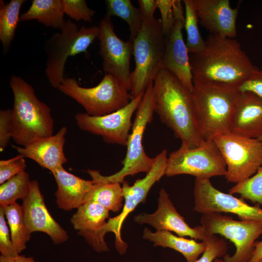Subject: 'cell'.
Wrapping results in <instances>:
<instances>
[{
  "instance_id": "cell-1",
  "label": "cell",
  "mask_w": 262,
  "mask_h": 262,
  "mask_svg": "<svg viewBox=\"0 0 262 262\" xmlns=\"http://www.w3.org/2000/svg\"><path fill=\"white\" fill-rule=\"evenodd\" d=\"M205 47L190 54L193 83H214L237 88L259 68L234 38L210 34Z\"/></svg>"
},
{
  "instance_id": "cell-2",
  "label": "cell",
  "mask_w": 262,
  "mask_h": 262,
  "mask_svg": "<svg viewBox=\"0 0 262 262\" xmlns=\"http://www.w3.org/2000/svg\"><path fill=\"white\" fill-rule=\"evenodd\" d=\"M154 111L161 121L190 148L204 140L196 115L192 93L172 73L162 68L153 82Z\"/></svg>"
},
{
  "instance_id": "cell-3",
  "label": "cell",
  "mask_w": 262,
  "mask_h": 262,
  "mask_svg": "<svg viewBox=\"0 0 262 262\" xmlns=\"http://www.w3.org/2000/svg\"><path fill=\"white\" fill-rule=\"evenodd\" d=\"M10 86L14 96L11 112L12 139L21 147L53 134L50 108L40 100L34 88L22 78L13 76Z\"/></svg>"
},
{
  "instance_id": "cell-4",
  "label": "cell",
  "mask_w": 262,
  "mask_h": 262,
  "mask_svg": "<svg viewBox=\"0 0 262 262\" xmlns=\"http://www.w3.org/2000/svg\"><path fill=\"white\" fill-rule=\"evenodd\" d=\"M192 95L196 116L204 140L230 131L239 94L232 86L214 83H193Z\"/></svg>"
},
{
  "instance_id": "cell-5",
  "label": "cell",
  "mask_w": 262,
  "mask_h": 262,
  "mask_svg": "<svg viewBox=\"0 0 262 262\" xmlns=\"http://www.w3.org/2000/svg\"><path fill=\"white\" fill-rule=\"evenodd\" d=\"M167 151L163 149L154 157L152 167L142 179L136 180L130 185L124 181L122 184L124 204L122 212L118 215L109 218L105 224L99 229L86 239L87 242L97 252L100 253L108 251L109 248L104 240L105 235L113 232L115 235V246L120 254H124L127 245L121 237V229L123 222L128 215L140 203L146 200L152 186L165 175L167 161Z\"/></svg>"
},
{
  "instance_id": "cell-6",
  "label": "cell",
  "mask_w": 262,
  "mask_h": 262,
  "mask_svg": "<svg viewBox=\"0 0 262 262\" xmlns=\"http://www.w3.org/2000/svg\"><path fill=\"white\" fill-rule=\"evenodd\" d=\"M155 98L152 82L146 89L136 110L135 116L130 134L127 151L122 161V168L110 176H103L99 171L88 169L87 172L93 182L123 183L128 176L141 172L147 173L151 169L154 158L148 156L143 145V139L147 125L153 118L155 112Z\"/></svg>"
},
{
  "instance_id": "cell-7",
  "label": "cell",
  "mask_w": 262,
  "mask_h": 262,
  "mask_svg": "<svg viewBox=\"0 0 262 262\" xmlns=\"http://www.w3.org/2000/svg\"><path fill=\"white\" fill-rule=\"evenodd\" d=\"M133 43L135 66L131 74L132 98L144 93L163 68L166 38L160 18L143 20L142 28Z\"/></svg>"
},
{
  "instance_id": "cell-8",
  "label": "cell",
  "mask_w": 262,
  "mask_h": 262,
  "mask_svg": "<svg viewBox=\"0 0 262 262\" xmlns=\"http://www.w3.org/2000/svg\"><path fill=\"white\" fill-rule=\"evenodd\" d=\"M60 32L52 35L45 42L47 54L45 73L51 86L58 88L64 78L68 58L86 51L99 33L98 26L80 29L70 19L66 21Z\"/></svg>"
},
{
  "instance_id": "cell-9",
  "label": "cell",
  "mask_w": 262,
  "mask_h": 262,
  "mask_svg": "<svg viewBox=\"0 0 262 262\" xmlns=\"http://www.w3.org/2000/svg\"><path fill=\"white\" fill-rule=\"evenodd\" d=\"M58 89L82 106L86 114L94 116L116 111L132 99L129 90L115 77L107 74L92 87H82L76 79L64 77Z\"/></svg>"
},
{
  "instance_id": "cell-10",
  "label": "cell",
  "mask_w": 262,
  "mask_h": 262,
  "mask_svg": "<svg viewBox=\"0 0 262 262\" xmlns=\"http://www.w3.org/2000/svg\"><path fill=\"white\" fill-rule=\"evenodd\" d=\"M226 172L225 160L213 140H204L194 148L181 144L167 158L165 175L187 174L197 179H210L225 176Z\"/></svg>"
},
{
  "instance_id": "cell-11",
  "label": "cell",
  "mask_w": 262,
  "mask_h": 262,
  "mask_svg": "<svg viewBox=\"0 0 262 262\" xmlns=\"http://www.w3.org/2000/svg\"><path fill=\"white\" fill-rule=\"evenodd\" d=\"M227 165V181L238 183L254 175L262 165V142L228 132L213 139Z\"/></svg>"
},
{
  "instance_id": "cell-12",
  "label": "cell",
  "mask_w": 262,
  "mask_h": 262,
  "mask_svg": "<svg viewBox=\"0 0 262 262\" xmlns=\"http://www.w3.org/2000/svg\"><path fill=\"white\" fill-rule=\"evenodd\" d=\"M200 222L208 234L220 235L234 245V254L225 255L223 262H248L252 255L255 241L262 234V223L238 221L220 213L203 214Z\"/></svg>"
},
{
  "instance_id": "cell-13",
  "label": "cell",
  "mask_w": 262,
  "mask_h": 262,
  "mask_svg": "<svg viewBox=\"0 0 262 262\" xmlns=\"http://www.w3.org/2000/svg\"><path fill=\"white\" fill-rule=\"evenodd\" d=\"M194 210L203 214L230 213L240 220L262 223V208L247 204L243 198L215 188L210 179L196 178L194 188Z\"/></svg>"
},
{
  "instance_id": "cell-14",
  "label": "cell",
  "mask_w": 262,
  "mask_h": 262,
  "mask_svg": "<svg viewBox=\"0 0 262 262\" xmlns=\"http://www.w3.org/2000/svg\"><path fill=\"white\" fill-rule=\"evenodd\" d=\"M143 94L132 98L124 107L104 115L94 116L86 113L76 114V123L81 130L101 136L106 143L126 146L133 124L131 117Z\"/></svg>"
},
{
  "instance_id": "cell-15",
  "label": "cell",
  "mask_w": 262,
  "mask_h": 262,
  "mask_svg": "<svg viewBox=\"0 0 262 262\" xmlns=\"http://www.w3.org/2000/svg\"><path fill=\"white\" fill-rule=\"evenodd\" d=\"M98 27V53L102 60V69L131 91L130 59L133 54V43L119 38L114 31L111 17L106 15Z\"/></svg>"
},
{
  "instance_id": "cell-16",
  "label": "cell",
  "mask_w": 262,
  "mask_h": 262,
  "mask_svg": "<svg viewBox=\"0 0 262 262\" xmlns=\"http://www.w3.org/2000/svg\"><path fill=\"white\" fill-rule=\"evenodd\" d=\"M173 10L175 21L169 34L165 37L163 67L174 74L192 92L193 79L189 53L182 33L185 16L181 0H173Z\"/></svg>"
},
{
  "instance_id": "cell-17",
  "label": "cell",
  "mask_w": 262,
  "mask_h": 262,
  "mask_svg": "<svg viewBox=\"0 0 262 262\" xmlns=\"http://www.w3.org/2000/svg\"><path fill=\"white\" fill-rule=\"evenodd\" d=\"M139 224H148L157 230L173 231L181 237H190L203 241L208 235L203 227L199 225L191 228L176 210L169 195L162 188L159 192L158 208L151 214H140L134 217Z\"/></svg>"
},
{
  "instance_id": "cell-18",
  "label": "cell",
  "mask_w": 262,
  "mask_h": 262,
  "mask_svg": "<svg viewBox=\"0 0 262 262\" xmlns=\"http://www.w3.org/2000/svg\"><path fill=\"white\" fill-rule=\"evenodd\" d=\"M22 201L24 221L31 233H46L56 245L64 243L68 239L67 232L49 213L37 180L31 181L28 195Z\"/></svg>"
},
{
  "instance_id": "cell-19",
  "label": "cell",
  "mask_w": 262,
  "mask_h": 262,
  "mask_svg": "<svg viewBox=\"0 0 262 262\" xmlns=\"http://www.w3.org/2000/svg\"><path fill=\"white\" fill-rule=\"evenodd\" d=\"M194 2L200 24L210 34L230 38L237 36L239 6L231 8L229 0H194Z\"/></svg>"
},
{
  "instance_id": "cell-20",
  "label": "cell",
  "mask_w": 262,
  "mask_h": 262,
  "mask_svg": "<svg viewBox=\"0 0 262 262\" xmlns=\"http://www.w3.org/2000/svg\"><path fill=\"white\" fill-rule=\"evenodd\" d=\"M230 132L252 138L262 136V98L251 92H239Z\"/></svg>"
},
{
  "instance_id": "cell-21",
  "label": "cell",
  "mask_w": 262,
  "mask_h": 262,
  "mask_svg": "<svg viewBox=\"0 0 262 262\" xmlns=\"http://www.w3.org/2000/svg\"><path fill=\"white\" fill-rule=\"evenodd\" d=\"M66 132V127H63L55 134L39 139L25 147H13L24 158L32 159L52 172L67 162L64 152Z\"/></svg>"
},
{
  "instance_id": "cell-22",
  "label": "cell",
  "mask_w": 262,
  "mask_h": 262,
  "mask_svg": "<svg viewBox=\"0 0 262 262\" xmlns=\"http://www.w3.org/2000/svg\"><path fill=\"white\" fill-rule=\"evenodd\" d=\"M51 172L57 185L55 195L60 209L66 211L77 209L86 201L94 186L92 180H85L69 173L63 166Z\"/></svg>"
},
{
  "instance_id": "cell-23",
  "label": "cell",
  "mask_w": 262,
  "mask_h": 262,
  "mask_svg": "<svg viewBox=\"0 0 262 262\" xmlns=\"http://www.w3.org/2000/svg\"><path fill=\"white\" fill-rule=\"evenodd\" d=\"M143 238L153 243L154 246L172 248L181 253L187 262H195L206 248L205 240L197 242L194 239H189L176 236L170 231L157 230L153 232L146 228Z\"/></svg>"
},
{
  "instance_id": "cell-24",
  "label": "cell",
  "mask_w": 262,
  "mask_h": 262,
  "mask_svg": "<svg viewBox=\"0 0 262 262\" xmlns=\"http://www.w3.org/2000/svg\"><path fill=\"white\" fill-rule=\"evenodd\" d=\"M109 215V211L103 206L89 200L77 209L70 222L79 234L86 239L105 224Z\"/></svg>"
},
{
  "instance_id": "cell-25",
  "label": "cell",
  "mask_w": 262,
  "mask_h": 262,
  "mask_svg": "<svg viewBox=\"0 0 262 262\" xmlns=\"http://www.w3.org/2000/svg\"><path fill=\"white\" fill-rule=\"evenodd\" d=\"M64 14L62 0H33L19 21L36 20L47 27L61 30L66 22Z\"/></svg>"
},
{
  "instance_id": "cell-26",
  "label": "cell",
  "mask_w": 262,
  "mask_h": 262,
  "mask_svg": "<svg viewBox=\"0 0 262 262\" xmlns=\"http://www.w3.org/2000/svg\"><path fill=\"white\" fill-rule=\"evenodd\" d=\"M2 208L12 242L19 254L26 248L27 243L30 241L32 233L25 223L21 205L16 202Z\"/></svg>"
},
{
  "instance_id": "cell-27",
  "label": "cell",
  "mask_w": 262,
  "mask_h": 262,
  "mask_svg": "<svg viewBox=\"0 0 262 262\" xmlns=\"http://www.w3.org/2000/svg\"><path fill=\"white\" fill-rule=\"evenodd\" d=\"M25 0H11L4 3L0 1V40L3 49H8L13 40L19 21L20 10Z\"/></svg>"
},
{
  "instance_id": "cell-28",
  "label": "cell",
  "mask_w": 262,
  "mask_h": 262,
  "mask_svg": "<svg viewBox=\"0 0 262 262\" xmlns=\"http://www.w3.org/2000/svg\"><path fill=\"white\" fill-rule=\"evenodd\" d=\"M93 183L94 186L87 196L86 201H94L103 206L109 211L118 212L122 207L124 199L122 187L120 183Z\"/></svg>"
},
{
  "instance_id": "cell-29",
  "label": "cell",
  "mask_w": 262,
  "mask_h": 262,
  "mask_svg": "<svg viewBox=\"0 0 262 262\" xmlns=\"http://www.w3.org/2000/svg\"><path fill=\"white\" fill-rule=\"evenodd\" d=\"M106 16H116L128 25L130 40L132 41L140 32L143 21L139 9L134 7L130 0H106Z\"/></svg>"
},
{
  "instance_id": "cell-30",
  "label": "cell",
  "mask_w": 262,
  "mask_h": 262,
  "mask_svg": "<svg viewBox=\"0 0 262 262\" xmlns=\"http://www.w3.org/2000/svg\"><path fill=\"white\" fill-rule=\"evenodd\" d=\"M31 180L25 171L18 173L0 185V207H4L24 199L28 195Z\"/></svg>"
},
{
  "instance_id": "cell-31",
  "label": "cell",
  "mask_w": 262,
  "mask_h": 262,
  "mask_svg": "<svg viewBox=\"0 0 262 262\" xmlns=\"http://www.w3.org/2000/svg\"><path fill=\"white\" fill-rule=\"evenodd\" d=\"M183 2L185 6L184 27L187 33L186 45L189 54H195L204 49L206 41L199 30V20L194 0H183Z\"/></svg>"
},
{
  "instance_id": "cell-32",
  "label": "cell",
  "mask_w": 262,
  "mask_h": 262,
  "mask_svg": "<svg viewBox=\"0 0 262 262\" xmlns=\"http://www.w3.org/2000/svg\"><path fill=\"white\" fill-rule=\"evenodd\" d=\"M228 191L230 194H239L243 199L262 205V165L254 175L236 183Z\"/></svg>"
},
{
  "instance_id": "cell-33",
  "label": "cell",
  "mask_w": 262,
  "mask_h": 262,
  "mask_svg": "<svg viewBox=\"0 0 262 262\" xmlns=\"http://www.w3.org/2000/svg\"><path fill=\"white\" fill-rule=\"evenodd\" d=\"M204 240L206 242V248L201 257L195 262H213L227 254L228 246L224 239L216 235L208 234Z\"/></svg>"
},
{
  "instance_id": "cell-34",
  "label": "cell",
  "mask_w": 262,
  "mask_h": 262,
  "mask_svg": "<svg viewBox=\"0 0 262 262\" xmlns=\"http://www.w3.org/2000/svg\"><path fill=\"white\" fill-rule=\"evenodd\" d=\"M64 13L79 21L91 22L95 11L90 9L84 0H62Z\"/></svg>"
},
{
  "instance_id": "cell-35",
  "label": "cell",
  "mask_w": 262,
  "mask_h": 262,
  "mask_svg": "<svg viewBox=\"0 0 262 262\" xmlns=\"http://www.w3.org/2000/svg\"><path fill=\"white\" fill-rule=\"evenodd\" d=\"M27 164L24 157L20 155L8 160L0 161V184L22 171H25Z\"/></svg>"
},
{
  "instance_id": "cell-36",
  "label": "cell",
  "mask_w": 262,
  "mask_h": 262,
  "mask_svg": "<svg viewBox=\"0 0 262 262\" xmlns=\"http://www.w3.org/2000/svg\"><path fill=\"white\" fill-rule=\"evenodd\" d=\"M0 251L5 257H16L19 255L12 241L9 228L5 218L4 210L0 207Z\"/></svg>"
},
{
  "instance_id": "cell-37",
  "label": "cell",
  "mask_w": 262,
  "mask_h": 262,
  "mask_svg": "<svg viewBox=\"0 0 262 262\" xmlns=\"http://www.w3.org/2000/svg\"><path fill=\"white\" fill-rule=\"evenodd\" d=\"M157 8L161 14V23L165 37L170 33L174 23L173 10V0H156Z\"/></svg>"
},
{
  "instance_id": "cell-38",
  "label": "cell",
  "mask_w": 262,
  "mask_h": 262,
  "mask_svg": "<svg viewBox=\"0 0 262 262\" xmlns=\"http://www.w3.org/2000/svg\"><path fill=\"white\" fill-rule=\"evenodd\" d=\"M236 89L240 92H248L262 98V70L253 71Z\"/></svg>"
},
{
  "instance_id": "cell-39",
  "label": "cell",
  "mask_w": 262,
  "mask_h": 262,
  "mask_svg": "<svg viewBox=\"0 0 262 262\" xmlns=\"http://www.w3.org/2000/svg\"><path fill=\"white\" fill-rule=\"evenodd\" d=\"M12 109L0 111V151L2 152L12 138L11 128Z\"/></svg>"
},
{
  "instance_id": "cell-40",
  "label": "cell",
  "mask_w": 262,
  "mask_h": 262,
  "mask_svg": "<svg viewBox=\"0 0 262 262\" xmlns=\"http://www.w3.org/2000/svg\"><path fill=\"white\" fill-rule=\"evenodd\" d=\"M137 1L142 21L152 20L155 18L154 13L157 8L156 0H138Z\"/></svg>"
},
{
  "instance_id": "cell-41",
  "label": "cell",
  "mask_w": 262,
  "mask_h": 262,
  "mask_svg": "<svg viewBox=\"0 0 262 262\" xmlns=\"http://www.w3.org/2000/svg\"><path fill=\"white\" fill-rule=\"evenodd\" d=\"M0 262H38L34 260L32 257H26L24 255H18L16 257H5L0 256Z\"/></svg>"
},
{
  "instance_id": "cell-42",
  "label": "cell",
  "mask_w": 262,
  "mask_h": 262,
  "mask_svg": "<svg viewBox=\"0 0 262 262\" xmlns=\"http://www.w3.org/2000/svg\"><path fill=\"white\" fill-rule=\"evenodd\" d=\"M262 259V241L255 242L251 259L248 262H259Z\"/></svg>"
},
{
  "instance_id": "cell-43",
  "label": "cell",
  "mask_w": 262,
  "mask_h": 262,
  "mask_svg": "<svg viewBox=\"0 0 262 262\" xmlns=\"http://www.w3.org/2000/svg\"><path fill=\"white\" fill-rule=\"evenodd\" d=\"M213 262H223V260L222 259H220V258H216L214 260Z\"/></svg>"
},
{
  "instance_id": "cell-44",
  "label": "cell",
  "mask_w": 262,
  "mask_h": 262,
  "mask_svg": "<svg viewBox=\"0 0 262 262\" xmlns=\"http://www.w3.org/2000/svg\"><path fill=\"white\" fill-rule=\"evenodd\" d=\"M259 139L262 142V136L259 138Z\"/></svg>"
},
{
  "instance_id": "cell-45",
  "label": "cell",
  "mask_w": 262,
  "mask_h": 262,
  "mask_svg": "<svg viewBox=\"0 0 262 262\" xmlns=\"http://www.w3.org/2000/svg\"><path fill=\"white\" fill-rule=\"evenodd\" d=\"M259 262H262V259Z\"/></svg>"
}]
</instances>
